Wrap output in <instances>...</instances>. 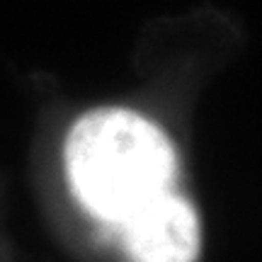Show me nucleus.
<instances>
[{"label": "nucleus", "mask_w": 262, "mask_h": 262, "mask_svg": "<svg viewBox=\"0 0 262 262\" xmlns=\"http://www.w3.org/2000/svg\"><path fill=\"white\" fill-rule=\"evenodd\" d=\"M61 158L71 199L112 238L180 189L182 163L172 134L129 104L78 114Z\"/></svg>", "instance_id": "obj_1"}, {"label": "nucleus", "mask_w": 262, "mask_h": 262, "mask_svg": "<svg viewBox=\"0 0 262 262\" xmlns=\"http://www.w3.org/2000/svg\"><path fill=\"white\" fill-rule=\"evenodd\" d=\"M126 262H199L204 224L194 199L175 189L114 238Z\"/></svg>", "instance_id": "obj_2"}]
</instances>
